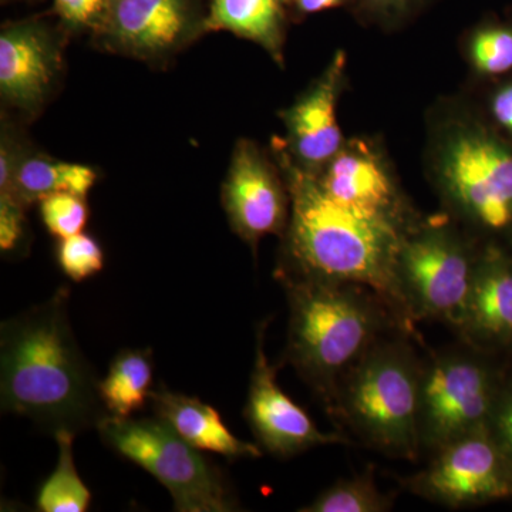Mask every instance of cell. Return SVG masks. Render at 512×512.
<instances>
[{
    "label": "cell",
    "mask_w": 512,
    "mask_h": 512,
    "mask_svg": "<svg viewBox=\"0 0 512 512\" xmlns=\"http://www.w3.org/2000/svg\"><path fill=\"white\" fill-rule=\"evenodd\" d=\"M274 156L291 197L276 279L365 285L380 293L403 325L417 335L397 285L400 248L413 227L370 220L340 207L323 192L315 174L293 163L279 138L274 140Z\"/></svg>",
    "instance_id": "obj_1"
},
{
    "label": "cell",
    "mask_w": 512,
    "mask_h": 512,
    "mask_svg": "<svg viewBox=\"0 0 512 512\" xmlns=\"http://www.w3.org/2000/svg\"><path fill=\"white\" fill-rule=\"evenodd\" d=\"M69 288L6 320L0 329V397L3 412L43 429L79 431L107 416L99 382L77 345L69 315Z\"/></svg>",
    "instance_id": "obj_2"
},
{
    "label": "cell",
    "mask_w": 512,
    "mask_h": 512,
    "mask_svg": "<svg viewBox=\"0 0 512 512\" xmlns=\"http://www.w3.org/2000/svg\"><path fill=\"white\" fill-rule=\"evenodd\" d=\"M281 284L289 303L282 365L296 370L329 417L343 377L379 340L396 332L417 338L383 296L365 285L302 279Z\"/></svg>",
    "instance_id": "obj_3"
},
{
    "label": "cell",
    "mask_w": 512,
    "mask_h": 512,
    "mask_svg": "<svg viewBox=\"0 0 512 512\" xmlns=\"http://www.w3.org/2000/svg\"><path fill=\"white\" fill-rule=\"evenodd\" d=\"M414 336L396 332L376 343L343 377L330 419L366 447L392 458L417 461L423 363Z\"/></svg>",
    "instance_id": "obj_4"
},
{
    "label": "cell",
    "mask_w": 512,
    "mask_h": 512,
    "mask_svg": "<svg viewBox=\"0 0 512 512\" xmlns=\"http://www.w3.org/2000/svg\"><path fill=\"white\" fill-rule=\"evenodd\" d=\"M433 178L448 217L483 244L512 239V148L474 121L441 128ZM481 244V245H483Z\"/></svg>",
    "instance_id": "obj_5"
},
{
    "label": "cell",
    "mask_w": 512,
    "mask_h": 512,
    "mask_svg": "<svg viewBox=\"0 0 512 512\" xmlns=\"http://www.w3.org/2000/svg\"><path fill=\"white\" fill-rule=\"evenodd\" d=\"M481 244L450 217L420 220L403 239L397 285L414 325L436 320L451 330L463 315Z\"/></svg>",
    "instance_id": "obj_6"
},
{
    "label": "cell",
    "mask_w": 512,
    "mask_h": 512,
    "mask_svg": "<svg viewBox=\"0 0 512 512\" xmlns=\"http://www.w3.org/2000/svg\"><path fill=\"white\" fill-rule=\"evenodd\" d=\"M458 340L431 352L421 376L420 443L433 454L458 437L488 429L507 360Z\"/></svg>",
    "instance_id": "obj_7"
},
{
    "label": "cell",
    "mask_w": 512,
    "mask_h": 512,
    "mask_svg": "<svg viewBox=\"0 0 512 512\" xmlns=\"http://www.w3.org/2000/svg\"><path fill=\"white\" fill-rule=\"evenodd\" d=\"M101 440L163 484L178 512L241 510L238 495L221 468L158 419H101Z\"/></svg>",
    "instance_id": "obj_8"
},
{
    "label": "cell",
    "mask_w": 512,
    "mask_h": 512,
    "mask_svg": "<svg viewBox=\"0 0 512 512\" xmlns=\"http://www.w3.org/2000/svg\"><path fill=\"white\" fill-rule=\"evenodd\" d=\"M417 473L397 477L407 493L450 510L512 498V463L488 429L473 431L430 454Z\"/></svg>",
    "instance_id": "obj_9"
},
{
    "label": "cell",
    "mask_w": 512,
    "mask_h": 512,
    "mask_svg": "<svg viewBox=\"0 0 512 512\" xmlns=\"http://www.w3.org/2000/svg\"><path fill=\"white\" fill-rule=\"evenodd\" d=\"M205 18L202 0H113L93 40L110 53L164 63L207 33Z\"/></svg>",
    "instance_id": "obj_10"
},
{
    "label": "cell",
    "mask_w": 512,
    "mask_h": 512,
    "mask_svg": "<svg viewBox=\"0 0 512 512\" xmlns=\"http://www.w3.org/2000/svg\"><path fill=\"white\" fill-rule=\"evenodd\" d=\"M221 201L232 231L256 255L266 235L284 237L291 197L278 163L251 140H239L232 153Z\"/></svg>",
    "instance_id": "obj_11"
},
{
    "label": "cell",
    "mask_w": 512,
    "mask_h": 512,
    "mask_svg": "<svg viewBox=\"0 0 512 512\" xmlns=\"http://www.w3.org/2000/svg\"><path fill=\"white\" fill-rule=\"evenodd\" d=\"M271 319L262 320L255 330V360L244 416L259 447L279 458L305 453L329 444H352L342 433H325L298 403L279 386L278 365H271L265 353V336Z\"/></svg>",
    "instance_id": "obj_12"
},
{
    "label": "cell",
    "mask_w": 512,
    "mask_h": 512,
    "mask_svg": "<svg viewBox=\"0 0 512 512\" xmlns=\"http://www.w3.org/2000/svg\"><path fill=\"white\" fill-rule=\"evenodd\" d=\"M64 33L42 19L8 23L0 33V97L22 116L36 117L63 72Z\"/></svg>",
    "instance_id": "obj_13"
},
{
    "label": "cell",
    "mask_w": 512,
    "mask_h": 512,
    "mask_svg": "<svg viewBox=\"0 0 512 512\" xmlns=\"http://www.w3.org/2000/svg\"><path fill=\"white\" fill-rule=\"evenodd\" d=\"M316 180L330 200L362 217L404 228L421 220L383 154L370 141H345Z\"/></svg>",
    "instance_id": "obj_14"
},
{
    "label": "cell",
    "mask_w": 512,
    "mask_h": 512,
    "mask_svg": "<svg viewBox=\"0 0 512 512\" xmlns=\"http://www.w3.org/2000/svg\"><path fill=\"white\" fill-rule=\"evenodd\" d=\"M345 66V52L339 50L316 82L281 113L286 140H279L293 163L308 173L318 175L345 144L338 121Z\"/></svg>",
    "instance_id": "obj_15"
},
{
    "label": "cell",
    "mask_w": 512,
    "mask_h": 512,
    "mask_svg": "<svg viewBox=\"0 0 512 512\" xmlns=\"http://www.w3.org/2000/svg\"><path fill=\"white\" fill-rule=\"evenodd\" d=\"M458 340L477 348L512 353V252L481 245L476 275L463 315L453 329Z\"/></svg>",
    "instance_id": "obj_16"
},
{
    "label": "cell",
    "mask_w": 512,
    "mask_h": 512,
    "mask_svg": "<svg viewBox=\"0 0 512 512\" xmlns=\"http://www.w3.org/2000/svg\"><path fill=\"white\" fill-rule=\"evenodd\" d=\"M154 412L192 447L231 460L262 457V448L242 441L229 431L220 413L198 397L175 393L161 384L151 394Z\"/></svg>",
    "instance_id": "obj_17"
},
{
    "label": "cell",
    "mask_w": 512,
    "mask_h": 512,
    "mask_svg": "<svg viewBox=\"0 0 512 512\" xmlns=\"http://www.w3.org/2000/svg\"><path fill=\"white\" fill-rule=\"evenodd\" d=\"M286 16L282 0H211L205 32H229L284 63Z\"/></svg>",
    "instance_id": "obj_18"
},
{
    "label": "cell",
    "mask_w": 512,
    "mask_h": 512,
    "mask_svg": "<svg viewBox=\"0 0 512 512\" xmlns=\"http://www.w3.org/2000/svg\"><path fill=\"white\" fill-rule=\"evenodd\" d=\"M97 181V171L89 165L67 163L29 150L16 167L8 190L26 207L49 195L70 192L87 197Z\"/></svg>",
    "instance_id": "obj_19"
},
{
    "label": "cell",
    "mask_w": 512,
    "mask_h": 512,
    "mask_svg": "<svg viewBox=\"0 0 512 512\" xmlns=\"http://www.w3.org/2000/svg\"><path fill=\"white\" fill-rule=\"evenodd\" d=\"M154 383L150 349H126L111 362L109 373L99 382L104 410L111 417L130 419L151 400Z\"/></svg>",
    "instance_id": "obj_20"
},
{
    "label": "cell",
    "mask_w": 512,
    "mask_h": 512,
    "mask_svg": "<svg viewBox=\"0 0 512 512\" xmlns=\"http://www.w3.org/2000/svg\"><path fill=\"white\" fill-rule=\"evenodd\" d=\"M59 460L55 471L40 485L36 497L37 510L43 512H84L89 510L92 493L77 473L74 463V433L59 430L55 433Z\"/></svg>",
    "instance_id": "obj_21"
},
{
    "label": "cell",
    "mask_w": 512,
    "mask_h": 512,
    "mask_svg": "<svg viewBox=\"0 0 512 512\" xmlns=\"http://www.w3.org/2000/svg\"><path fill=\"white\" fill-rule=\"evenodd\" d=\"M394 497L377 487L375 467L342 478L320 493L302 512H386L393 510Z\"/></svg>",
    "instance_id": "obj_22"
},
{
    "label": "cell",
    "mask_w": 512,
    "mask_h": 512,
    "mask_svg": "<svg viewBox=\"0 0 512 512\" xmlns=\"http://www.w3.org/2000/svg\"><path fill=\"white\" fill-rule=\"evenodd\" d=\"M468 55L478 73L500 76L512 70V29L503 25L481 26L468 42Z\"/></svg>",
    "instance_id": "obj_23"
},
{
    "label": "cell",
    "mask_w": 512,
    "mask_h": 512,
    "mask_svg": "<svg viewBox=\"0 0 512 512\" xmlns=\"http://www.w3.org/2000/svg\"><path fill=\"white\" fill-rule=\"evenodd\" d=\"M86 198L70 192H60L40 200V217L47 231L59 239L83 232L90 214Z\"/></svg>",
    "instance_id": "obj_24"
},
{
    "label": "cell",
    "mask_w": 512,
    "mask_h": 512,
    "mask_svg": "<svg viewBox=\"0 0 512 512\" xmlns=\"http://www.w3.org/2000/svg\"><path fill=\"white\" fill-rule=\"evenodd\" d=\"M56 258L63 274L74 282L86 281L104 268L100 242L84 232L59 239Z\"/></svg>",
    "instance_id": "obj_25"
},
{
    "label": "cell",
    "mask_w": 512,
    "mask_h": 512,
    "mask_svg": "<svg viewBox=\"0 0 512 512\" xmlns=\"http://www.w3.org/2000/svg\"><path fill=\"white\" fill-rule=\"evenodd\" d=\"M113 0H53V12L66 32H96Z\"/></svg>",
    "instance_id": "obj_26"
},
{
    "label": "cell",
    "mask_w": 512,
    "mask_h": 512,
    "mask_svg": "<svg viewBox=\"0 0 512 512\" xmlns=\"http://www.w3.org/2000/svg\"><path fill=\"white\" fill-rule=\"evenodd\" d=\"M429 0H355L353 5L363 18L383 26H397L416 15Z\"/></svg>",
    "instance_id": "obj_27"
},
{
    "label": "cell",
    "mask_w": 512,
    "mask_h": 512,
    "mask_svg": "<svg viewBox=\"0 0 512 512\" xmlns=\"http://www.w3.org/2000/svg\"><path fill=\"white\" fill-rule=\"evenodd\" d=\"M488 431L512 463V365L510 363L505 370L503 383L488 421Z\"/></svg>",
    "instance_id": "obj_28"
},
{
    "label": "cell",
    "mask_w": 512,
    "mask_h": 512,
    "mask_svg": "<svg viewBox=\"0 0 512 512\" xmlns=\"http://www.w3.org/2000/svg\"><path fill=\"white\" fill-rule=\"evenodd\" d=\"M26 205L12 194L0 192V249L13 252L25 237Z\"/></svg>",
    "instance_id": "obj_29"
},
{
    "label": "cell",
    "mask_w": 512,
    "mask_h": 512,
    "mask_svg": "<svg viewBox=\"0 0 512 512\" xmlns=\"http://www.w3.org/2000/svg\"><path fill=\"white\" fill-rule=\"evenodd\" d=\"M29 150V146L20 141L15 126L3 116L0 134V191L8 190L16 167Z\"/></svg>",
    "instance_id": "obj_30"
},
{
    "label": "cell",
    "mask_w": 512,
    "mask_h": 512,
    "mask_svg": "<svg viewBox=\"0 0 512 512\" xmlns=\"http://www.w3.org/2000/svg\"><path fill=\"white\" fill-rule=\"evenodd\" d=\"M491 114L498 126L512 134V83L505 84L494 93Z\"/></svg>",
    "instance_id": "obj_31"
},
{
    "label": "cell",
    "mask_w": 512,
    "mask_h": 512,
    "mask_svg": "<svg viewBox=\"0 0 512 512\" xmlns=\"http://www.w3.org/2000/svg\"><path fill=\"white\" fill-rule=\"evenodd\" d=\"M355 0H293L296 13L299 16L315 15L325 10L342 8V6L353 5Z\"/></svg>",
    "instance_id": "obj_32"
},
{
    "label": "cell",
    "mask_w": 512,
    "mask_h": 512,
    "mask_svg": "<svg viewBox=\"0 0 512 512\" xmlns=\"http://www.w3.org/2000/svg\"><path fill=\"white\" fill-rule=\"evenodd\" d=\"M282 3H293V0H282Z\"/></svg>",
    "instance_id": "obj_33"
},
{
    "label": "cell",
    "mask_w": 512,
    "mask_h": 512,
    "mask_svg": "<svg viewBox=\"0 0 512 512\" xmlns=\"http://www.w3.org/2000/svg\"><path fill=\"white\" fill-rule=\"evenodd\" d=\"M3 2H5V0H3Z\"/></svg>",
    "instance_id": "obj_34"
}]
</instances>
